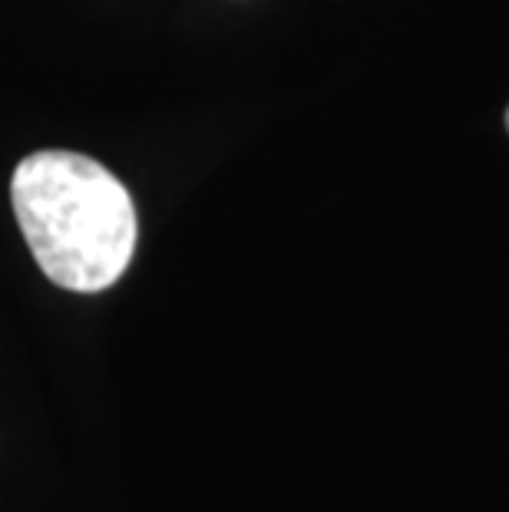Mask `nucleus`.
<instances>
[{
  "label": "nucleus",
  "mask_w": 509,
  "mask_h": 512,
  "mask_svg": "<svg viewBox=\"0 0 509 512\" xmlns=\"http://www.w3.org/2000/svg\"><path fill=\"white\" fill-rule=\"evenodd\" d=\"M506 126H509V110H506Z\"/></svg>",
  "instance_id": "f03ea898"
},
{
  "label": "nucleus",
  "mask_w": 509,
  "mask_h": 512,
  "mask_svg": "<svg viewBox=\"0 0 509 512\" xmlns=\"http://www.w3.org/2000/svg\"><path fill=\"white\" fill-rule=\"evenodd\" d=\"M10 205L34 261L53 285L77 294L113 288L136 252V202L103 162L40 149L17 162Z\"/></svg>",
  "instance_id": "f257e3e1"
}]
</instances>
